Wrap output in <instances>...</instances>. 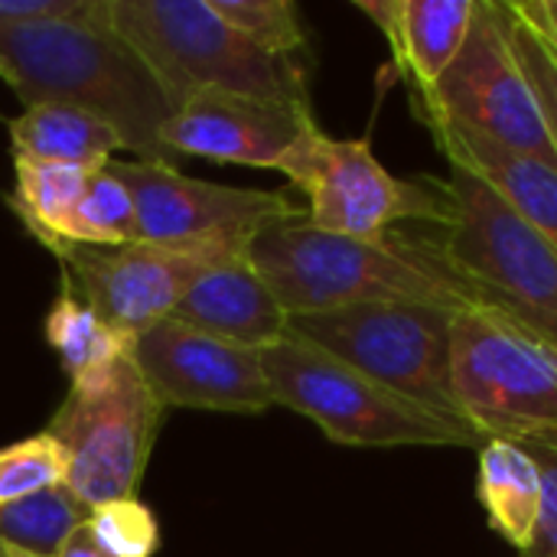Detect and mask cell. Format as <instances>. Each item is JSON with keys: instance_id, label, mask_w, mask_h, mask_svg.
Returning a JSON list of instances; mask_svg holds the SVG:
<instances>
[{"instance_id": "32", "label": "cell", "mask_w": 557, "mask_h": 557, "mask_svg": "<svg viewBox=\"0 0 557 557\" xmlns=\"http://www.w3.org/2000/svg\"><path fill=\"white\" fill-rule=\"evenodd\" d=\"M0 557H36V555H26V552H20V548H10V545H3V542H0Z\"/></svg>"}, {"instance_id": "27", "label": "cell", "mask_w": 557, "mask_h": 557, "mask_svg": "<svg viewBox=\"0 0 557 557\" xmlns=\"http://www.w3.org/2000/svg\"><path fill=\"white\" fill-rule=\"evenodd\" d=\"M506 7V23H509V36H512V46H516V55L542 101V111L548 117V131H552V140L557 147V55L548 49V42L525 23L519 20L509 3L503 0Z\"/></svg>"}, {"instance_id": "21", "label": "cell", "mask_w": 557, "mask_h": 557, "mask_svg": "<svg viewBox=\"0 0 557 557\" xmlns=\"http://www.w3.org/2000/svg\"><path fill=\"white\" fill-rule=\"evenodd\" d=\"M46 343L72 382L95 375L134 352V336L108 326L62 277V290L46 313Z\"/></svg>"}, {"instance_id": "29", "label": "cell", "mask_w": 557, "mask_h": 557, "mask_svg": "<svg viewBox=\"0 0 557 557\" xmlns=\"http://www.w3.org/2000/svg\"><path fill=\"white\" fill-rule=\"evenodd\" d=\"M542 470V512L535 545L525 557H557V444H522Z\"/></svg>"}, {"instance_id": "5", "label": "cell", "mask_w": 557, "mask_h": 557, "mask_svg": "<svg viewBox=\"0 0 557 557\" xmlns=\"http://www.w3.org/2000/svg\"><path fill=\"white\" fill-rule=\"evenodd\" d=\"M441 176L447 222L431 228L457 271L496 307L557 343V245L535 232L483 176L450 163Z\"/></svg>"}, {"instance_id": "31", "label": "cell", "mask_w": 557, "mask_h": 557, "mask_svg": "<svg viewBox=\"0 0 557 557\" xmlns=\"http://www.w3.org/2000/svg\"><path fill=\"white\" fill-rule=\"evenodd\" d=\"M55 557H111L104 548H98V542L91 539V532H88V525H82L62 548H59V555Z\"/></svg>"}, {"instance_id": "14", "label": "cell", "mask_w": 557, "mask_h": 557, "mask_svg": "<svg viewBox=\"0 0 557 557\" xmlns=\"http://www.w3.org/2000/svg\"><path fill=\"white\" fill-rule=\"evenodd\" d=\"M313 108L255 101L228 91H196L163 127V147L180 157L277 170L281 157L313 124Z\"/></svg>"}, {"instance_id": "7", "label": "cell", "mask_w": 557, "mask_h": 557, "mask_svg": "<svg viewBox=\"0 0 557 557\" xmlns=\"http://www.w3.org/2000/svg\"><path fill=\"white\" fill-rule=\"evenodd\" d=\"M457 310L421 304H372L317 317H294L290 333L343 359L405 401L463 424L454 392Z\"/></svg>"}, {"instance_id": "18", "label": "cell", "mask_w": 557, "mask_h": 557, "mask_svg": "<svg viewBox=\"0 0 557 557\" xmlns=\"http://www.w3.org/2000/svg\"><path fill=\"white\" fill-rule=\"evenodd\" d=\"M476 460V499L490 529L503 535L519 557L535 545L542 512V470L516 441H486Z\"/></svg>"}, {"instance_id": "12", "label": "cell", "mask_w": 557, "mask_h": 557, "mask_svg": "<svg viewBox=\"0 0 557 557\" xmlns=\"http://www.w3.org/2000/svg\"><path fill=\"white\" fill-rule=\"evenodd\" d=\"M134 362L163 408L264 414L274 408L261 352L215 339L176 317L134 336Z\"/></svg>"}, {"instance_id": "15", "label": "cell", "mask_w": 557, "mask_h": 557, "mask_svg": "<svg viewBox=\"0 0 557 557\" xmlns=\"http://www.w3.org/2000/svg\"><path fill=\"white\" fill-rule=\"evenodd\" d=\"M173 317L215 339L258 352L290 330L287 310L251 268L248 251L206 271L176 304Z\"/></svg>"}, {"instance_id": "3", "label": "cell", "mask_w": 557, "mask_h": 557, "mask_svg": "<svg viewBox=\"0 0 557 557\" xmlns=\"http://www.w3.org/2000/svg\"><path fill=\"white\" fill-rule=\"evenodd\" d=\"M108 16L157 75L173 111L209 88L310 108L307 69L248 42L206 0H111Z\"/></svg>"}, {"instance_id": "13", "label": "cell", "mask_w": 557, "mask_h": 557, "mask_svg": "<svg viewBox=\"0 0 557 557\" xmlns=\"http://www.w3.org/2000/svg\"><path fill=\"white\" fill-rule=\"evenodd\" d=\"M137 209V242H189L209 235H255L271 222L307 219V209L281 189H242L183 176L176 166L111 160Z\"/></svg>"}, {"instance_id": "23", "label": "cell", "mask_w": 557, "mask_h": 557, "mask_svg": "<svg viewBox=\"0 0 557 557\" xmlns=\"http://www.w3.org/2000/svg\"><path fill=\"white\" fill-rule=\"evenodd\" d=\"M137 242V209L127 186L104 166L91 173L88 189L72 215L69 245L117 248Z\"/></svg>"}, {"instance_id": "25", "label": "cell", "mask_w": 557, "mask_h": 557, "mask_svg": "<svg viewBox=\"0 0 557 557\" xmlns=\"http://www.w3.org/2000/svg\"><path fill=\"white\" fill-rule=\"evenodd\" d=\"M59 483H65V457L46 431L0 450V509Z\"/></svg>"}, {"instance_id": "11", "label": "cell", "mask_w": 557, "mask_h": 557, "mask_svg": "<svg viewBox=\"0 0 557 557\" xmlns=\"http://www.w3.org/2000/svg\"><path fill=\"white\" fill-rule=\"evenodd\" d=\"M255 235H209L189 242H131L117 248L62 245L52 255L72 290L117 333L137 336L173 317L186 290L215 264L248 251Z\"/></svg>"}, {"instance_id": "2", "label": "cell", "mask_w": 557, "mask_h": 557, "mask_svg": "<svg viewBox=\"0 0 557 557\" xmlns=\"http://www.w3.org/2000/svg\"><path fill=\"white\" fill-rule=\"evenodd\" d=\"M111 3V0H108ZM0 78L29 104H69L117 131L137 160L176 166L163 147L173 104L111 16L0 29Z\"/></svg>"}, {"instance_id": "22", "label": "cell", "mask_w": 557, "mask_h": 557, "mask_svg": "<svg viewBox=\"0 0 557 557\" xmlns=\"http://www.w3.org/2000/svg\"><path fill=\"white\" fill-rule=\"evenodd\" d=\"M88 506L65 486L42 490L0 509V542L26 555L55 557L59 548L88 522Z\"/></svg>"}, {"instance_id": "4", "label": "cell", "mask_w": 557, "mask_h": 557, "mask_svg": "<svg viewBox=\"0 0 557 557\" xmlns=\"http://www.w3.org/2000/svg\"><path fill=\"white\" fill-rule=\"evenodd\" d=\"M274 405L313 421L339 447H473L486 441L366 379L343 359L287 330L261 349Z\"/></svg>"}, {"instance_id": "6", "label": "cell", "mask_w": 557, "mask_h": 557, "mask_svg": "<svg viewBox=\"0 0 557 557\" xmlns=\"http://www.w3.org/2000/svg\"><path fill=\"white\" fill-rule=\"evenodd\" d=\"M454 392L483 441L557 444V343L529 323L496 307L457 313Z\"/></svg>"}, {"instance_id": "1", "label": "cell", "mask_w": 557, "mask_h": 557, "mask_svg": "<svg viewBox=\"0 0 557 557\" xmlns=\"http://www.w3.org/2000/svg\"><path fill=\"white\" fill-rule=\"evenodd\" d=\"M248 261L290 320L372 304L457 313L483 307V294L457 271L434 232L392 228L382 238H346L287 219L255 232Z\"/></svg>"}, {"instance_id": "20", "label": "cell", "mask_w": 557, "mask_h": 557, "mask_svg": "<svg viewBox=\"0 0 557 557\" xmlns=\"http://www.w3.org/2000/svg\"><path fill=\"white\" fill-rule=\"evenodd\" d=\"M13 173H16V186L7 196V202L23 219L26 232L36 242H42L49 251L69 245V225L88 189L91 170L13 157Z\"/></svg>"}, {"instance_id": "19", "label": "cell", "mask_w": 557, "mask_h": 557, "mask_svg": "<svg viewBox=\"0 0 557 557\" xmlns=\"http://www.w3.org/2000/svg\"><path fill=\"white\" fill-rule=\"evenodd\" d=\"M10 144L13 157L91 173L104 170L114 153L124 150V140L114 127L69 104H29L10 121Z\"/></svg>"}, {"instance_id": "16", "label": "cell", "mask_w": 557, "mask_h": 557, "mask_svg": "<svg viewBox=\"0 0 557 557\" xmlns=\"http://www.w3.org/2000/svg\"><path fill=\"white\" fill-rule=\"evenodd\" d=\"M356 10L388 39L411 95H431L470 36L476 0H356Z\"/></svg>"}, {"instance_id": "9", "label": "cell", "mask_w": 557, "mask_h": 557, "mask_svg": "<svg viewBox=\"0 0 557 557\" xmlns=\"http://www.w3.org/2000/svg\"><path fill=\"white\" fill-rule=\"evenodd\" d=\"M277 173L307 196V222L333 235L382 238L401 222H424L431 228L447 222L441 176L401 180L388 173L369 134L336 140L313 121L281 157Z\"/></svg>"}, {"instance_id": "10", "label": "cell", "mask_w": 557, "mask_h": 557, "mask_svg": "<svg viewBox=\"0 0 557 557\" xmlns=\"http://www.w3.org/2000/svg\"><path fill=\"white\" fill-rule=\"evenodd\" d=\"M414 114L467 127L499 147L557 166L542 101L516 55L503 0H476L470 36L431 95H411Z\"/></svg>"}, {"instance_id": "8", "label": "cell", "mask_w": 557, "mask_h": 557, "mask_svg": "<svg viewBox=\"0 0 557 557\" xmlns=\"http://www.w3.org/2000/svg\"><path fill=\"white\" fill-rule=\"evenodd\" d=\"M166 408L144 382L134 356L72 382L46 424L62 447L65 486L88 506L131 499L147 470Z\"/></svg>"}, {"instance_id": "17", "label": "cell", "mask_w": 557, "mask_h": 557, "mask_svg": "<svg viewBox=\"0 0 557 557\" xmlns=\"http://www.w3.org/2000/svg\"><path fill=\"white\" fill-rule=\"evenodd\" d=\"M434 144L450 163H460L483 176L535 232L557 245V166L535 157L499 147L467 127L441 117H424Z\"/></svg>"}, {"instance_id": "30", "label": "cell", "mask_w": 557, "mask_h": 557, "mask_svg": "<svg viewBox=\"0 0 557 557\" xmlns=\"http://www.w3.org/2000/svg\"><path fill=\"white\" fill-rule=\"evenodd\" d=\"M509 10L525 20L557 55V0H506Z\"/></svg>"}, {"instance_id": "26", "label": "cell", "mask_w": 557, "mask_h": 557, "mask_svg": "<svg viewBox=\"0 0 557 557\" xmlns=\"http://www.w3.org/2000/svg\"><path fill=\"white\" fill-rule=\"evenodd\" d=\"M88 532L111 557H153L160 552L157 516L131 499H111L88 512Z\"/></svg>"}, {"instance_id": "28", "label": "cell", "mask_w": 557, "mask_h": 557, "mask_svg": "<svg viewBox=\"0 0 557 557\" xmlns=\"http://www.w3.org/2000/svg\"><path fill=\"white\" fill-rule=\"evenodd\" d=\"M108 16V0H0V29L85 23Z\"/></svg>"}, {"instance_id": "24", "label": "cell", "mask_w": 557, "mask_h": 557, "mask_svg": "<svg viewBox=\"0 0 557 557\" xmlns=\"http://www.w3.org/2000/svg\"><path fill=\"white\" fill-rule=\"evenodd\" d=\"M232 29L271 55L297 59L307 46V29L294 0H206Z\"/></svg>"}]
</instances>
